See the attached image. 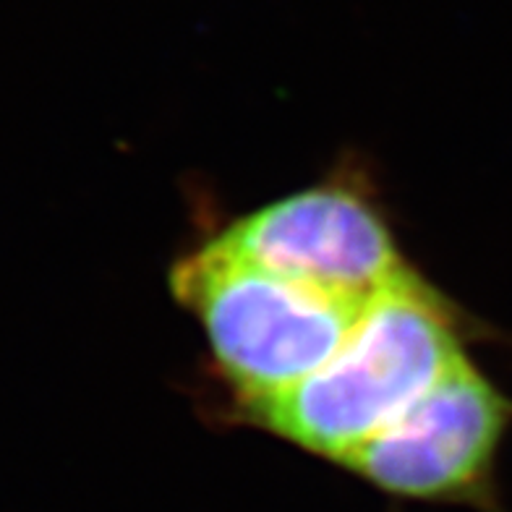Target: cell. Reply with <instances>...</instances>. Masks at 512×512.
<instances>
[{
  "mask_svg": "<svg viewBox=\"0 0 512 512\" xmlns=\"http://www.w3.org/2000/svg\"><path fill=\"white\" fill-rule=\"evenodd\" d=\"M463 356L455 309L411 270L366 306L327 364L246 413L290 445L343 465Z\"/></svg>",
  "mask_w": 512,
  "mask_h": 512,
  "instance_id": "obj_1",
  "label": "cell"
},
{
  "mask_svg": "<svg viewBox=\"0 0 512 512\" xmlns=\"http://www.w3.org/2000/svg\"><path fill=\"white\" fill-rule=\"evenodd\" d=\"M170 290L246 411L327 364L369 306L270 270L220 236L173 264Z\"/></svg>",
  "mask_w": 512,
  "mask_h": 512,
  "instance_id": "obj_2",
  "label": "cell"
},
{
  "mask_svg": "<svg viewBox=\"0 0 512 512\" xmlns=\"http://www.w3.org/2000/svg\"><path fill=\"white\" fill-rule=\"evenodd\" d=\"M510 426V395L463 356L340 468L395 499L507 512L497 465Z\"/></svg>",
  "mask_w": 512,
  "mask_h": 512,
  "instance_id": "obj_3",
  "label": "cell"
},
{
  "mask_svg": "<svg viewBox=\"0 0 512 512\" xmlns=\"http://www.w3.org/2000/svg\"><path fill=\"white\" fill-rule=\"evenodd\" d=\"M220 238L270 270L361 306L411 272L387 220L345 183L275 199L238 217Z\"/></svg>",
  "mask_w": 512,
  "mask_h": 512,
  "instance_id": "obj_4",
  "label": "cell"
}]
</instances>
